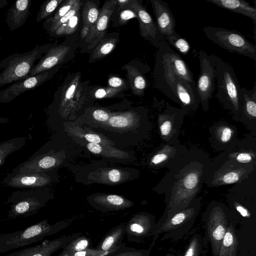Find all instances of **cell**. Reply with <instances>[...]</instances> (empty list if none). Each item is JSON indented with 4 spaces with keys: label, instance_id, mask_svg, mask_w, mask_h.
Returning <instances> with one entry per match:
<instances>
[{
    "label": "cell",
    "instance_id": "cell-11",
    "mask_svg": "<svg viewBox=\"0 0 256 256\" xmlns=\"http://www.w3.org/2000/svg\"><path fill=\"white\" fill-rule=\"evenodd\" d=\"M216 56L202 50L198 53L200 72L196 86L200 104L205 112L209 110L210 100L215 90Z\"/></svg>",
    "mask_w": 256,
    "mask_h": 256
},
{
    "label": "cell",
    "instance_id": "cell-16",
    "mask_svg": "<svg viewBox=\"0 0 256 256\" xmlns=\"http://www.w3.org/2000/svg\"><path fill=\"white\" fill-rule=\"evenodd\" d=\"M57 66L48 70L15 82L0 90V103L10 102L20 94L33 90L49 80L58 71Z\"/></svg>",
    "mask_w": 256,
    "mask_h": 256
},
{
    "label": "cell",
    "instance_id": "cell-30",
    "mask_svg": "<svg viewBox=\"0 0 256 256\" xmlns=\"http://www.w3.org/2000/svg\"><path fill=\"white\" fill-rule=\"evenodd\" d=\"M125 234L126 224L121 223L112 228L104 236L95 248L110 254L124 244L122 240Z\"/></svg>",
    "mask_w": 256,
    "mask_h": 256
},
{
    "label": "cell",
    "instance_id": "cell-46",
    "mask_svg": "<svg viewBox=\"0 0 256 256\" xmlns=\"http://www.w3.org/2000/svg\"><path fill=\"white\" fill-rule=\"evenodd\" d=\"M164 41L168 44L172 46L183 55L187 54L191 48L188 42L178 34L167 37Z\"/></svg>",
    "mask_w": 256,
    "mask_h": 256
},
{
    "label": "cell",
    "instance_id": "cell-35",
    "mask_svg": "<svg viewBox=\"0 0 256 256\" xmlns=\"http://www.w3.org/2000/svg\"><path fill=\"white\" fill-rule=\"evenodd\" d=\"M128 174L116 168L104 169L96 171L92 174V178L96 182L106 184H116L122 182L126 178Z\"/></svg>",
    "mask_w": 256,
    "mask_h": 256
},
{
    "label": "cell",
    "instance_id": "cell-10",
    "mask_svg": "<svg viewBox=\"0 0 256 256\" xmlns=\"http://www.w3.org/2000/svg\"><path fill=\"white\" fill-rule=\"evenodd\" d=\"M225 196L230 210L244 218H251V210L256 205V170L242 182L233 184Z\"/></svg>",
    "mask_w": 256,
    "mask_h": 256
},
{
    "label": "cell",
    "instance_id": "cell-29",
    "mask_svg": "<svg viewBox=\"0 0 256 256\" xmlns=\"http://www.w3.org/2000/svg\"><path fill=\"white\" fill-rule=\"evenodd\" d=\"M31 0H18L8 10L6 22L11 31L22 26L30 14Z\"/></svg>",
    "mask_w": 256,
    "mask_h": 256
},
{
    "label": "cell",
    "instance_id": "cell-54",
    "mask_svg": "<svg viewBox=\"0 0 256 256\" xmlns=\"http://www.w3.org/2000/svg\"><path fill=\"white\" fill-rule=\"evenodd\" d=\"M117 5L120 10L130 8L131 0H116Z\"/></svg>",
    "mask_w": 256,
    "mask_h": 256
},
{
    "label": "cell",
    "instance_id": "cell-45",
    "mask_svg": "<svg viewBox=\"0 0 256 256\" xmlns=\"http://www.w3.org/2000/svg\"><path fill=\"white\" fill-rule=\"evenodd\" d=\"M63 1V0H50L44 2L37 14L36 22H38L49 18Z\"/></svg>",
    "mask_w": 256,
    "mask_h": 256
},
{
    "label": "cell",
    "instance_id": "cell-53",
    "mask_svg": "<svg viewBox=\"0 0 256 256\" xmlns=\"http://www.w3.org/2000/svg\"><path fill=\"white\" fill-rule=\"evenodd\" d=\"M108 86L123 90L126 88V84L122 78L118 76H112L108 80Z\"/></svg>",
    "mask_w": 256,
    "mask_h": 256
},
{
    "label": "cell",
    "instance_id": "cell-24",
    "mask_svg": "<svg viewBox=\"0 0 256 256\" xmlns=\"http://www.w3.org/2000/svg\"><path fill=\"white\" fill-rule=\"evenodd\" d=\"M209 132L211 147L216 151H225L238 139L236 128L226 122H216Z\"/></svg>",
    "mask_w": 256,
    "mask_h": 256
},
{
    "label": "cell",
    "instance_id": "cell-25",
    "mask_svg": "<svg viewBox=\"0 0 256 256\" xmlns=\"http://www.w3.org/2000/svg\"><path fill=\"white\" fill-rule=\"evenodd\" d=\"M52 179V175L48 171L26 173L12 172L4 179L2 182L13 188H36L49 184Z\"/></svg>",
    "mask_w": 256,
    "mask_h": 256
},
{
    "label": "cell",
    "instance_id": "cell-13",
    "mask_svg": "<svg viewBox=\"0 0 256 256\" xmlns=\"http://www.w3.org/2000/svg\"><path fill=\"white\" fill-rule=\"evenodd\" d=\"M186 114L182 109L169 104L158 114L160 134L164 143L170 144L178 140L180 129Z\"/></svg>",
    "mask_w": 256,
    "mask_h": 256
},
{
    "label": "cell",
    "instance_id": "cell-26",
    "mask_svg": "<svg viewBox=\"0 0 256 256\" xmlns=\"http://www.w3.org/2000/svg\"><path fill=\"white\" fill-rule=\"evenodd\" d=\"M239 122H242L256 136V84L252 90L241 88Z\"/></svg>",
    "mask_w": 256,
    "mask_h": 256
},
{
    "label": "cell",
    "instance_id": "cell-38",
    "mask_svg": "<svg viewBox=\"0 0 256 256\" xmlns=\"http://www.w3.org/2000/svg\"><path fill=\"white\" fill-rule=\"evenodd\" d=\"M126 69L133 93L138 96H142L146 87L144 77L136 68L128 66Z\"/></svg>",
    "mask_w": 256,
    "mask_h": 256
},
{
    "label": "cell",
    "instance_id": "cell-6",
    "mask_svg": "<svg viewBox=\"0 0 256 256\" xmlns=\"http://www.w3.org/2000/svg\"><path fill=\"white\" fill-rule=\"evenodd\" d=\"M256 170V166L242 164L230 158L224 152L211 160L204 184L214 188L242 182Z\"/></svg>",
    "mask_w": 256,
    "mask_h": 256
},
{
    "label": "cell",
    "instance_id": "cell-19",
    "mask_svg": "<svg viewBox=\"0 0 256 256\" xmlns=\"http://www.w3.org/2000/svg\"><path fill=\"white\" fill-rule=\"evenodd\" d=\"M150 2L161 40L164 41L167 37L176 34V21L168 4L162 0H150Z\"/></svg>",
    "mask_w": 256,
    "mask_h": 256
},
{
    "label": "cell",
    "instance_id": "cell-47",
    "mask_svg": "<svg viewBox=\"0 0 256 256\" xmlns=\"http://www.w3.org/2000/svg\"><path fill=\"white\" fill-rule=\"evenodd\" d=\"M80 14L78 12L67 22L61 25L53 34L52 36H60L74 33L78 28Z\"/></svg>",
    "mask_w": 256,
    "mask_h": 256
},
{
    "label": "cell",
    "instance_id": "cell-15",
    "mask_svg": "<svg viewBox=\"0 0 256 256\" xmlns=\"http://www.w3.org/2000/svg\"><path fill=\"white\" fill-rule=\"evenodd\" d=\"M172 100L186 114L196 112L200 104L196 84L176 76L170 85Z\"/></svg>",
    "mask_w": 256,
    "mask_h": 256
},
{
    "label": "cell",
    "instance_id": "cell-4",
    "mask_svg": "<svg viewBox=\"0 0 256 256\" xmlns=\"http://www.w3.org/2000/svg\"><path fill=\"white\" fill-rule=\"evenodd\" d=\"M56 44L37 45L31 50L24 53H14L0 62V88L28 78V76L40 60Z\"/></svg>",
    "mask_w": 256,
    "mask_h": 256
},
{
    "label": "cell",
    "instance_id": "cell-21",
    "mask_svg": "<svg viewBox=\"0 0 256 256\" xmlns=\"http://www.w3.org/2000/svg\"><path fill=\"white\" fill-rule=\"evenodd\" d=\"M82 235V232L64 236L52 240H46L42 244L2 256H51L63 248L70 242Z\"/></svg>",
    "mask_w": 256,
    "mask_h": 256
},
{
    "label": "cell",
    "instance_id": "cell-32",
    "mask_svg": "<svg viewBox=\"0 0 256 256\" xmlns=\"http://www.w3.org/2000/svg\"><path fill=\"white\" fill-rule=\"evenodd\" d=\"M66 131L75 136L84 138L90 143L112 146L114 144L103 135L85 130L79 126L69 123L66 125Z\"/></svg>",
    "mask_w": 256,
    "mask_h": 256
},
{
    "label": "cell",
    "instance_id": "cell-23",
    "mask_svg": "<svg viewBox=\"0 0 256 256\" xmlns=\"http://www.w3.org/2000/svg\"><path fill=\"white\" fill-rule=\"evenodd\" d=\"M116 6V0H108L104 3L96 22L90 29L85 39L88 49L94 48L104 38L108 22Z\"/></svg>",
    "mask_w": 256,
    "mask_h": 256
},
{
    "label": "cell",
    "instance_id": "cell-42",
    "mask_svg": "<svg viewBox=\"0 0 256 256\" xmlns=\"http://www.w3.org/2000/svg\"><path fill=\"white\" fill-rule=\"evenodd\" d=\"M82 5V2L80 0H76L71 9L64 16L56 21L44 27L48 32L51 36L54 32L62 24L67 22L70 18L76 15L80 12V7Z\"/></svg>",
    "mask_w": 256,
    "mask_h": 256
},
{
    "label": "cell",
    "instance_id": "cell-17",
    "mask_svg": "<svg viewBox=\"0 0 256 256\" xmlns=\"http://www.w3.org/2000/svg\"><path fill=\"white\" fill-rule=\"evenodd\" d=\"M84 96L80 74L78 72L63 88L58 110L60 116L63 118H66L78 110L84 102Z\"/></svg>",
    "mask_w": 256,
    "mask_h": 256
},
{
    "label": "cell",
    "instance_id": "cell-40",
    "mask_svg": "<svg viewBox=\"0 0 256 256\" xmlns=\"http://www.w3.org/2000/svg\"><path fill=\"white\" fill-rule=\"evenodd\" d=\"M100 12L96 4L92 1H86L82 12V26H86L90 29L96 22Z\"/></svg>",
    "mask_w": 256,
    "mask_h": 256
},
{
    "label": "cell",
    "instance_id": "cell-41",
    "mask_svg": "<svg viewBox=\"0 0 256 256\" xmlns=\"http://www.w3.org/2000/svg\"><path fill=\"white\" fill-rule=\"evenodd\" d=\"M26 143L25 138L11 139L0 144V166L5 162L6 158L20 148Z\"/></svg>",
    "mask_w": 256,
    "mask_h": 256
},
{
    "label": "cell",
    "instance_id": "cell-1",
    "mask_svg": "<svg viewBox=\"0 0 256 256\" xmlns=\"http://www.w3.org/2000/svg\"><path fill=\"white\" fill-rule=\"evenodd\" d=\"M211 160L202 150L188 149L154 188L156 192L164 195L166 204L163 214L156 223V231L171 215L186 208L198 196L208 173Z\"/></svg>",
    "mask_w": 256,
    "mask_h": 256
},
{
    "label": "cell",
    "instance_id": "cell-31",
    "mask_svg": "<svg viewBox=\"0 0 256 256\" xmlns=\"http://www.w3.org/2000/svg\"><path fill=\"white\" fill-rule=\"evenodd\" d=\"M219 7L250 18L256 23V8L244 0H204Z\"/></svg>",
    "mask_w": 256,
    "mask_h": 256
},
{
    "label": "cell",
    "instance_id": "cell-18",
    "mask_svg": "<svg viewBox=\"0 0 256 256\" xmlns=\"http://www.w3.org/2000/svg\"><path fill=\"white\" fill-rule=\"evenodd\" d=\"M188 149L179 140L170 144L164 143L150 157L148 165L154 169L168 170Z\"/></svg>",
    "mask_w": 256,
    "mask_h": 256
},
{
    "label": "cell",
    "instance_id": "cell-39",
    "mask_svg": "<svg viewBox=\"0 0 256 256\" xmlns=\"http://www.w3.org/2000/svg\"><path fill=\"white\" fill-rule=\"evenodd\" d=\"M92 245V242L89 238L81 235L66 244L59 254L64 256L83 251L91 248Z\"/></svg>",
    "mask_w": 256,
    "mask_h": 256
},
{
    "label": "cell",
    "instance_id": "cell-22",
    "mask_svg": "<svg viewBox=\"0 0 256 256\" xmlns=\"http://www.w3.org/2000/svg\"><path fill=\"white\" fill-rule=\"evenodd\" d=\"M224 152L238 162L256 166V136L250 134L242 139L238 138Z\"/></svg>",
    "mask_w": 256,
    "mask_h": 256
},
{
    "label": "cell",
    "instance_id": "cell-14",
    "mask_svg": "<svg viewBox=\"0 0 256 256\" xmlns=\"http://www.w3.org/2000/svg\"><path fill=\"white\" fill-rule=\"evenodd\" d=\"M155 216L149 213L140 212L134 215L126 224V234L128 242L141 243L154 236L156 231Z\"/></svg>",
    "mask_w": 256,
    "mask_h": 256
},
{
    "label": "cell",
    "instance_id": "cell-20",
    "mask_svg": "<svg viewBox=\"0 0 256 256\" xmlns=\"http://www.w3.org/2000/svg\"><path fill=\"white\" fill-rule=\"evenodd\" d=\"M130 8L137 14L141 36L158 48L163 41L160 38L156 22L151 15L138 0H131Z\"/></svg>",
    "mask_w": 256,
    "mask_h": 256
},
{
    "label": "cell",
    "instance_id": "cell-5",
    "mask_svg": "<svg viewBox=\"0 0 256 256\" xmlns=\"http://www.w3.org/2000/svg\"><path fill=\"white\" fill-rule=\"evenodd\" d=\"M215 72L216 97L222 107L230 112L233 119L239 122L241 87L234 68L228 62L217 56Z\"/></svg>",
    "mask_w": 256,
    "mask_h": 256
},
{
    "label": "cell",
    "instance_id": "cell-49",
    "mask_svg": "<svg viewBox=\"0 0 256 256\" xmlns=\"http://www.w3.org/2000/svg\"><path fill=\"white\" fill-rule=\"evenodd\" d=\"M122 90L114 88L108 86L98 88L92 93L93 97L96 99L112 98L118 96Z\"/></svg>",
    "mask_w": 256,
    "mask_h": 256
},
{
    "label": "cell",
    "instance_id": "cell-3",
    "mask_svg": "<svg viewBox=\"0 0 256 256\" xmlns=\"http://www.w3.org/2000/svg\"><path fill=\"white\" fill-rule=\"evenodd\" d=\"M78 218V216H74L52 224L48 222V220H44L24 230L0 234V254L33 244L46 236L58 234Z\"/></svg>",
    "mask_w": 256,
    "mask_h": 256
},
{
    "label": "cell",
    "instance_id": "cell-55",
    "mask_svg": "<svg viewBox=\"0 0 256 256\" xmlns=\"http://www.w3.org/2000/svg\"><path fill=\"white\" fill-rule=\"evenodd\" d=\"M90 28L86 26H82L80 30V37L82 40H85L88 34Z\"/></svg>",
    "mask_w": 256,
    "mask_h": 256
},
{
    "label": "cell",
    "instance_id": "cell-12",
    "mask_svg": "<svg viewBox=\"0 0 256 256\" xmlns=\"http://www.w3.org/2000/svg\"><path fill=\"white\" fill-rule=\"evenodd\" d=\"M50 198L48 194L40 190L14 192L8 200L10 204L8 216L14 218L33 215L44 206Z\"/></svg>",
    "mask_w": 256,
    "mask_h": 256
},
{
    "label": "cell",
    "instance_id": "cell-2",
    "mask_svg": "<svg viewBox=\"0 0 256 256\" xmlns=\"http://www.w3.org/2000/svg\"><path fill=\"white\" fill-rule=\"evenodd\" d=\"M176 76L196 84L192 74L185 60L170 44L163 41L158 48L154 77L156 88L172 100L170 85Z\"/></svg>",
    "mask_w": 256,
    "mask_h": 256
},
{
    "label": "cell",
    "instance_id": "cell-44",
    "mask_svg": "<svg viewBox=\"0 0 256 256\" xmlns=\"http://www.w3.org/2000/svg\"><path fill=\"white\" fill-rule=\"evenodd\" d=\"M203 246L202 236L198 234H194L181 256H201Z\"/></svg>",
    "mask_w": 256,
    "mask_h": 256
},
{
    "label": "cell",
    "instance_id": "cell-8",
    "mask_svg": "<svg viewBox=\"0 0 256 256\" xmlns=\"http://www.w3.org/2000/svg\"><path fill=\"white\" fill-rule=\"evenodd\" d=\"M202 196H197L186 208L171 215L158 229L153 236L152 242H156L160 234V240L170 239L179 240L192 228L200 212Z\"/></svg>",
    "mask_w": 256,
    "mask_h": 256
},
{
    "label": "cell",
    "instance_id": "cell-27",
    "mask_svg": "<svg viewBox=\"0 0 256 256\" xmlns=\"http://www.w3.org/2000/svg\"><path fill=\"white\" fill-rule=\"evenodd\" d=\"M70 49V46L66 44H56L52 47L35 64L28 78L50 70L61 64Z\"/></svg>",
    "mask_w": 256,
    "mask_h": 256
},
{
    "label": "cell",
    "instance_id": "cell-56",
    "mask_svg": "<svg viewBox=\"0 0 256 256\" xmlns=\"http://www.w3.org/2000/svg\"><path fill=\"white\" fill-rule=\"evenodd\" d=\"M164 256H181V254H175L173 253L168 252L164 255Z\"/></svg>",
    "mask_w": 256,
    "mask_h": 256
},
{
    "label": "cell",
    "instance_id": "cell-28",
    "mask_svg": "<svg viewBox=\"0 0 256 256\" xmlns=\"http://www.w3.org/2000/svg\"><path fill=\"white\" fill-rule=\"evenodd\" d=\"M90 204L102 212L117 211L130 208L134 203L119 195L98 194L88 199Z\"/></svg>",
    "mask_w": 256,
    "mask_h": 256
},
{
    "label": "cell",
    "instance_id": "cell-9",
    "mask_svg": "<svg viewBox=\"0 0 256 256\" xmlns=\"http://www.w3.org/2000/svg\"><path fill=\"white\" fill-rule=\"evenodd\" d=\"M203 32L210 40L231 53L256 60V46L241 32L222 28L204 26Z\"/></svg>",
    "mask_w": 256,
    "mask_h": 256
},
{
    "label": "cell",
    "instance_id": "cell-43",
    "mask_svg": "<svg viewBox=\"0 0 256 256\" xmlns=\"http://www.w3.org/2000/svg\"><path fill=\"white\" fill-rule=\"evenodd\" d=\"M154 244H155L152 242L148 248L136 249L126 247V244H124L116 251L106 256H149Z\"/></svg>",
    "mask_w": 256,
    "mask_h": 256
},
{
    "label": "cell",
    "instance_id": "cell-51",
    "mask_svg": "<svg viewBox=\"0 0 256 256\" xmlns=\"http://www.w3.org/2000/svg\"><path fill=\"white\" fill-rule=\"evenodd\" d=\"M111 114L106 110L98 108L94 110L92 113L93 118L98 122H107Z\"/></svg>",
    "mask_w": 256,
    "mask_h": 256
},
{
    "label": "cell",
    "instance_id": "cell-52",
    "mask_svg": "<svg viewBox=\"0 0 256 256\" xmlns=\"http://www.w3.org/2000/svg\"><path fill=\"white\" fill-rule=\"evenodd\" d=\"M137 18L136 14L132 8H126L122 10L120 14L119 22L121 24H124L129 20Z\"/></svg>",
    "mask_w": 256,
    "mask_h": 256
},
{
    "label": "cell",
    "instance_id": "cell-50",
    "mask_svg": "<svg viewBox=\"0 0 256 256\" xmlns=\"http://www.w3.org/2000/svg\"><path fill=\"white\" fill-rule=\"evenodd\" d=\"M109 254L107 252H103L95 248H90L88 250L70 254L60 256L58 254L56 256H106Z\"/></svg>",
    "mask_w": 256,
    "mask_h": 256
},
{
    "label": "cell",
    "instance_id": "cell-34",
    "mask_svg": "<svg viewBox=\"0 0 256 256\" xmlns=\"http://www.w3.org/2000/svg\"><path fill=\"white\" fill-rule=\"evenodd\" d=\"M140 120V116L134 112H125L111 116L107 122L108 124L110 127L117 128H124L133 126Z\"/></svg>",
    "mask_w": 256,
    "mask_h": 256
},
{
    "label": "cell",
    "instance_id": "cell-37",
    "mask_svg": "<svg viewBox=\"0 0 256 256\" xmlns=\"http://www.w3.org/2000/svg\"><path fill=\"white\" fill-rule=\"evenodd\" d=\"M118 41L117 38L113 37L102 39L95 46L90 60L95 62L106 56L114 49Z\"/></svg>",
    "mask_w": 256,
    "mask_h": 256
},
{
    "label": "cell",
    "instance_id": "cell-36",
    "mask_svg": "<svg viewBox=\"0 0 256 256\" xmlns=\"http://www.w3.org/2000/svg\"><path fill=\"white\" fill-rule=\"evenodd\" d=\"M86 148L93 154L109 158H129L128 152L117 149L112 146L94 143H88Z\"/></svg>",
    "mask_w": 256,
    "mask_h": 256
},
{
    "label": "cell",
    "instance_id": "cell-7",
    "mask_svg": "<svg viewBox=\"0 0 256 256\" xmlns=\"http://www.w3.org/2000/svg\"><path fill=\"white\" fill-rule=\"evenodd\" d=\"M230 212L224 203L212 201L202 215V222L205 229L202 238L203 246L210 243L212 256H218L222 240L229 225Z\"/></svg>",
    "mask_w": 256,
    "mask_h": 256
},
{
    "label": "cell",
    "instance_id": "cell-48",
    "mask_svg": "<svg viewBox=\"0 0 256 256\" xmlns=\"http://www.w3.org/2000/svg\"><path fill=\"white\" fill-rule=\"evenodd\" d=\"M76 1V0H64L54 14L46 19L44 22V27L56 21L66 14Z\"/></svg>",
    "mask_w": 256,
    "mask_h": 256
},
{
    "label": "cell",
    "instance_id": "cell-33",
    "mask_svg": "<svg viewBox=\"0 0 256 256\" xmlns=\"http://www.w3.org/2000/svg\"><path fill=\"white\" fill-rule=\"evenodd\" d=\"M238 239L232 224H229L222 240L218 256H237Z\"/></svg>",
    "mask_w": 256,
    "mask_h": 256
}]
</instances>
